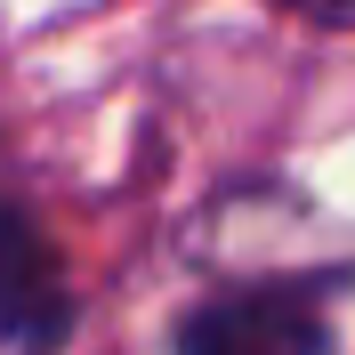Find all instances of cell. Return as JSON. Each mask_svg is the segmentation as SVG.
I'll return each mask as SVG.
<instances>
[{"instance_id":"obj_3","label":"cell","mask_w":355,"mask_h":355,"mask_svg":"<svg viewBox=\"0 0 355 355\" xmlns=\"http://www.w3.org/2000/svg\"><path fill=\"white\" fill-rule=\"evenodd\" d=\"M275 8H291L299 24H323V33H355V0H275Z\"/></svg>"},{"instance_id":"obj_2","label":"cell","mask_w":355,"mask_h":355,"mask_svg":"<svg viewBox=\"0 0 355 355\" xmlns=\"http://www.w3.org/2000/svg\"><path fill=\"white\" fill-rule=\"evenodd\" d=\"M178 355H331V331L299 291H234L186 315Z\"/></svg>"},{"instance_id":"obj_1","label":"cell","mask_w":355,"mask_h":355,"mask_svg":"<svg viewBox=\"0 0 355 355\" xmlns=\"http://www.w3.org/2000/svg\"><path fill=\"white\" fill-rule=\"evenodd\" d=\"M73 331V291L49 234L0 202V355H57Z\"/></svg>"}]
</instances>
